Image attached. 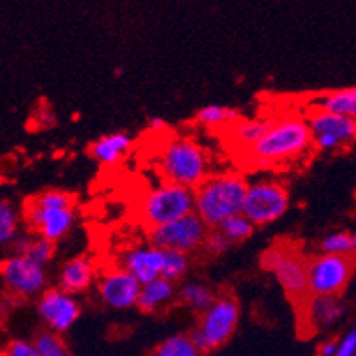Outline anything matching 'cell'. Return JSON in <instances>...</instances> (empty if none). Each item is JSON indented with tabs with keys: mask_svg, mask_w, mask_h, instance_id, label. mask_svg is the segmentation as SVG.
<instances>
[{
	"mask_svg": "<svg viewBox=\"0 0 356 356\" xmlns=\"http://www.w3.org/2000/svg\"><path fill=\"white\" fill-rule=\"evenodd\" d=\"M247 190L248 181L243 174H211L193 190L195 213L208 223L209 229H218L227 218L243 213Z\"/></svg>",
	"mask_w": 356,
	"mask_h": 356,
	"instance_id": "obj_4",
	"label": "cell"
},
{
	"mask_svg": "<svg viewBox=\"0 0 356 356\" xmlns=\"http://www.w3.org/2000/svg\"><path fill=\"white\" fill-rule=\"evenodd\" d=\"M271 119L273 118L239 119L238 122L231 124L232 138H234V142L238 144V147L241 149L243 153L248 151L250 147H254L261 140L262 135L266 134L268 128H270Z\"/></svg>",
	"mask_w": 356,
	"mask_h": 356,
	"instance_id": "obj_22",
	"label": "cell"
},
{
	"mask_svg": "<svg viewBox=\"0 0 356 356\" xmlns=\"http://www.w3.org/2000/svg\"><path fill=\"white\" fill-rule=\"evenodd\" d=\"M2 356H41V353L35 348L34 341L13 337L2 348Z\"/></svg>",
	"mask_w": 356,
	"mask_h": 356,
	"instance_id": "obj_31",
	"label": "cell"
},
{
	"mask_svg": "<svg viewBox=\"0 0 356 356\" xmlns=\"http://www.w3.org/2000/svg\"><path fill=\"white\" fill-rule=\"evenodd\" d=\"M356 261L351 255L319 254L309 257V286L312 296H341L351 282Z\"/></svg>",
	"mask_w": 356,
	"mask_h": 356,
	"instance_id": "obj_9",
	"label": "cell"
},
{
	"mask_svg": "<svg viewBox=\"0 0 356 356\" xmlns=\"http://www.w3.org/2000/svg\"><path fill=\"white\" fill-rule=\"evenodd\" d=\"M142 284L122 266L102 271L96 280V293L103 305L114 310H128L137 307Z\"/></svg>",
	"mask_w": 356,
	"mask_h": 356,
	"instance_id": "obj_14",
	"label": "cell"
},
{
	"mask_svg": "<svg viewBox=\"0 0 356 356\" xmlns=\"http://www.w3.org/2000/svg\"><path fill=\"white\" fill-rule=\"evenodd\" d=\"M190 268V255L179 250H163V270L161 277L176 284L186 275Z\"/></svg>",
	"mask_w": 356,
	"mask_h": 356,
	"instance_id": "obj_29",
	"label": "cell"
},
{
	"mask_svg": "<svg viewBox=\"0 0 356 356\" xmlns=\"http://www.w3.org/2000/svg\"><path fill=\"white\" fill-rule=\"evenodd\" d=\"M319 248L325 254L356 255V231H333L319 241Z\"/></svg>",
	"mask_w": 356,
	"mask_h": 356,
	"instance_id": "obj_26",
	"label": "cell"
},
{
	"mask_svg": "<svg viewBox=\"0 0 356 356\" xmlns=\"http://www.w3.org/2000/svg\"><path fill=\"white\" fill-rule=\"evenodd\" d=\"M339 351V339L335 337H330L326 341H323L317 348V356H337Z\"/></svg>",
	"mask_w": 356,
	"mask_h": 356,
	"instance_id": "obj_34",
	"label": "cell"
},
{
	"mask_svg": "<svg viewBox=\"0 0 356 356\" xmlns=\"http://www.w3.org/2000/svg\"><path fill=\"white\" fill-rule=\"evenodd\" d=\"M241 118L239 110L234 106H225V105H204L200 106L195 112V121L202 126H225V124H234Z\"/></svg>",
	"mask_w": 356,
	"mask_h": 356,
	"instance_id": "obj_24",
	"label": "cell"
},
{
	"mask_svg": "<svg viewBox=\"0 0 356 356\" xmlns=\"http://www.w3.org/2000/svg\"><path fill=\"white\" fill-rule=\"evenodd\" d=\"M2 284L8 296L29 300L48 289L47 266H41L25 254H8L0 264Z\"/></svg>",
	"mask_w": 356,
	"mask_h": 356,
	"instance_id": "obj_10",
	"label": "cell"
},
{
	"mask_svg": "<svg viewBox=\"0 0 356 356\" xmlns=\"http://www.w3.org/2000/svg\"><path fill=\"white\" fill-rule=\"evenodd\" d=\"M262 270L270 271L287 296L298 305L310 300L309 257L289 241H275L259 257Z\"/></svg>",
	"mask_w": 356,
	"mask_h": 356,
	"instance_id": "obj_5",
	"label": "cell"
},
{
	"mask_svg": "<svg viewBox=\"0 0 356 356\" xmlns=\"http://www.w3.org/2000/svg\"><path fill=\"white\" fill-rule=\"evenodd\" d=\"M20 236V211L11 199L0 200V245L13 247Z\"/></svg>",
	"mask_w": 356,
	"mask_h": 356,
	"instance_id": "obj_23",
	"label": "cell"
},
{
	"mask_svg": "<svg viewBox=\"0 0 356 356\" xmlns=\"http://www.w3.org/2000/svg\"><path fill=\"white\" fill-rule=\"evenodd\" d=\"M291 195L287 184L275 177H261L248 183L243 202V215L255 223V227L268 225L286 215Z\"/></svg>",
	"mask_w": 356,
	"mask_h": 356,
	"instance_id": "obj_8",
	"label": "cell"
},
{
	"mask_svg": "<svg viewBox=\"0 0 356 356\" xmlns=\"http://www.w3.org/2000/svg\"><path fill=\"white\" fill-rule=\"evenodd\" d=\"M305 119L319 151H341L356 142V121L348 115L310 106Z\"/></svg>",
	"mask_w": 356,
	"mask_h": 356,
	"instance_id": "obj_12",
	"label": "cell"
},
{
	"mask_svg": "<svg viewBox=\"0 0 356 356\" xmlns=\"http://www.w3.org/2000/svg\"><path fill=\"white\" fill-rule=\"evenodd\" d=\"M177 298H179L183 305H186L190 310H193V312H197L200 316V314L206 312L215 303V300L218 298V293L208 282H202V280H186V282L181 284Z\"/></svg>",
	"mask_w": 356,
	"mask_h": 356,
	"instance_id": "obj_21",
	"label": "cell"
},
{
	"mask_svg": "<svg viewBox=\"0 0 356 356\" xmlns=\"http://www.w3.org/2000/svg\"><path fill=\"white\" fill-rule=\"evenodd\" d=\"M232 247V243L225 238L220 229H211L208 234V239L204 243V250L208 252L209 255H222Z\"/></svg>",
	"mask_w": 356,
	"mask_h": 356,
	"instance_id": "obj_32",
	"label": "cell"
},
{
	"mask_svg": "<svg viewBox=\"0 0 356 356\" xmlns=\"http://www.w3.org/2000/svg\"><path fill=\"white\" fill-rule=\"evenodd\" d=\"M154 168L161 181L195 190L209 174L208 151L190 135H172L158 151Z\"/></svg>",
	"mask_w": 356,
	"mask_h": 356,
	"instance_id": "obj_2",
	"label": "cell"
},
{
	"mask_svg": "<svg viewBox=\"0 0 356 356\" xmlns=\"http://www.w3.org/2000/svg\"><path fill=\"white\" fill-rule=\"evenodd\" d=\"M310 106L348 115L356 121V86L317 92L310 99Z\"/></svg>",
	"mask_w": 356,
	"mask_h": 356,
	"instance_id": "obj_19",
	"label": "cell"
},
{
	"mask_svg": "<svg viewBox=\"0 0 356 356\" xmlns=\"http://www.w3.org/2000/svg\"><path fill=\"white\" fill-rule=\"evenodd\" d=\"M134 145V137L126 131H112L96 138L89 145V156L102 165H114L121 161Z\"/></svg>",
	"mask_w": 356,
	"mask_h": 356,
	"instance_id": "obj_18",
	"label": "cell"
},
{
	"mask_svg": "<svg viewBox=\"0 0 356 356\" xmlns=\"http://www.w3.org/2000/svg\"><path fill=\"white\" fill-rule=\"evenodd\" d=\"M99 273L96 270L95 261L87 254H79L63 262L59 275H57V287L70 294L86 293L92 284L98 280Z\"/></svg>",
	"mask_w": 356,
	"mask_h": 356,
	"instance_id": "obj_16",
	"label": "cell"
},
{
	"mask_svg": "<svg viewBox=\"0 0 356 356\" xmlns=\"http://www.w3.org/2000/svg\"><path fill=\"white\" fill-rule=\"evenodd\" d=\"M218 229L225 234V238H227L232 245H236V243L245 241V239H248L254 234L255 223L252 222L248 216L239 213V215H234L231 216V218L225 220Z\"/></svg>",
	"mask_w": 356,
	"mask_h": 356,
	"instance_id": "obj_28",
	"label": "cell"
},
{
	"mask_svg": "<svg viewBox=\"0 0 356 356\" xmlns=\"http://www.w3.org/2000/svg\"><path fill=\"white\" fill-rule=\"evenodd\" d=\"M241 309L234 294L220 293L211 307L199 316V321L193 326L192 337L193 344L202 353H213L234 335L238 328Z\"/></svg>",
	"mask_w": 356,
	"mask_h": 356,
	"instance_id": "obj_7",
	"label": "cell"
},
{
	"mask_svg": "<svg viewBox=\"0 0 356 356\" xmlns=\"http://www.w3.org/2000/svg\"><path fill=\"white\" fill-rule=\"evenodd\" d=\"M22 218L31 234L57 243L74 225L76 200L66 190H41L25 200Z\"/></svg>",
	"mask_w": 356,
	"mask_h": 356,
	"instance_id": "obj_3",
	"label": "cell"
},
{
	"mask_svg": "<svg viewBox=\"0 0 356 356\" xmlns=\"http://www.w3.org/2000/svg\"><path fill=\"white\" fill-rule=\"evenodd\" d=\"M337 356H356V317L353 319V325L346 330L344 335L339 339Z\"/></svg>",
	"mask_w": 356,
	"mask_h": 356,
	"instance_id": "obj_33",
	"label": "cell"
},
{
	"mask_svg": "<svg viewBox=\"0 0 356 356\" xmlns=\"http://www.w3.org/2000/svg\"><path fill=\"white\" fill-rule=\"evenodd\" d=\"M195 211V192L181 184L161 181L142 195L138 218L145 229L167 225Z\"/></svg>",
	"mask_w": 356,
	"mask_h": 356,
	"instance_id": "obj_6",
	"label": "cell"
},
{
	"mask_svg": "<svg viewBox=\"0 0 356 356\" xmlns=\"http://www.w3.org/2000/svg\"><path fill=\"white\" fill-rule=\"evenodd\" d=\"M32 341H34L35 348L41 353V356H74L71 349L67 348L66 342H64L63 337L47 328L35 332Z\"/></svg>",
	"mask_w": 356,
	"mask_h": 356,
	"instance_id": "obj_27",
	"label": "cell"
},
{
	"mask_svg": "<svg viewBox=\"0 0 356 356\" xmlns=\"http://www.w3.org/2000/svg\"><path fill=\"white\" fill-rule=\"evenodd\" d=\"M211 229L195 211L161 227L149 229L147 239L151 245L161 250H179L184 254H195L204 250V243Z\"/></svg>",
	"mask_w": 356,
	"mask_h": 356,
	"instance_id": "obj_11",
	"label": "cell"
},
{
	"mask_svg": "<svg viewBox=\"0 0 356 356\" xmlns=\"http://www.w3.org/2000/svg\"><path fill=\"white\" fill-rule=\"evenodd\" d=\"M25 255L35 261L41 266H48L51 261H54L55 255V243L50 239L40 238V236H32V241L29 245Z\"/></svg>",
	"mask_w": 356,
	"mask_h": 356,
	"instance_id": "obj_30",
	"label": "cell"
},
{
	"mask_svg": "<svg viewBox=\"0 0 356 356\" xmlns=\"http://www.w3.org/2000/svg\"><path fill=\"white\" fill-rule=\"evenodd\" d=\"M204 353L193 344L188 333H174L154 348L151 356H202Z\"/></svg>",
	"mask_w": 356,
	"mask_h": 356,
	"instance_id": "obj_25",
	"label": "cell"
},
{
	"mask_svg": "<svg viewBox=\"0 0 356 356\" xmlns=\"http://www.w3.org/2000/svg\"><path fill=\"white\" fill-rule=\"evenodd\" d=\"M176 296V284L163 277H158L153 282L142 286L140 296H138V310L144 314H153L161 307L168 305Z\"/></svg>",
	"mask_w": 356,
	"mask_h": 356,
	"instance_id": "obj_20",
	"label": "cell"
},
{
	"mask_svg": "<svg viewBox=\"0 0 356 356\" xmlns=\"http://www.w3.org/2000/svg\"><path fill=\"white\" fill-rule=\"evenodd\" d=\"M121 266L124 270H128L144 286V284L153 282L158 277H161V270H163V250L151 245V243L128 248L122 254Z\"/></svg>",
	"mask_w": 356,
	"mask_h": 356,
	"instance_id": "obj_15",
	"label": "cell"
},
{
	"mask_svg": "<svg viewBox=\"0 0 356 356\" xmlns=\"http://www.w3.org/2000/svg\"><path fill=\"white\" fill-rule=\"evenodd\" d=\"M149 128L153 131H158V134H163V131H167V122L161 118H151L149 119Z\"/></svg>",
	"mask_w": 356,
	"mask_h": 356,
	"instance_id": "obj_35",
	"label": "cell"
},
{
	"mask_svg": "<svg viewBox=\"0 0 356 356\" xmlns=\"http://www.w3.org/2000/svg\"><path fill=\"white\" fill-rule=\"evenodd\" d=\"M35 312L50 332L66 333L82 316V305L73 294L60 287H48L35 300Z\"/></svg>",
	"mask_w": 356,
	"mask_h": 356,
	"instance_id": "obj_13",
	"label": "cell"
},
{
	"mask_svg": "<svg viewBox=\"0 0 356 356\" xmlns=\"http://www.w3.org/2000/svg\"><path fill=\"white\" fill-rule=\"evenodd\" d=\"M309 325L316 330H330L342 321L348 314V305L341 296H310L305 303Z\"/></svg>",
	"mask_w": 356,
	"mask_h": 356,
	"instance_id": "obj_17",
	"label": "cell"
},
{
	"mask_svg": "<svg viewBox=\"0 0 356 356\" xmlns=\"http://www.w3.org/2000/svg\"><path fill=\"white\" fill-rule=\"evenodd\" d=\"M314 149V137L305 115L286 114L271 119L261 140L245 153L257 167H286L309 156Z\"/></svg>",
	"mask_w": 356,
	"mask_h": 356,
	"instance_id": "obj_1",
	"label": "cell"
}]
</instances>
